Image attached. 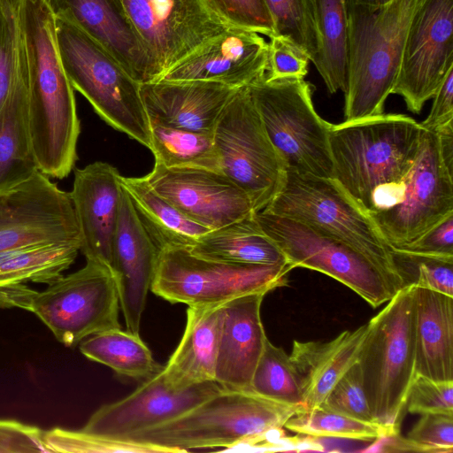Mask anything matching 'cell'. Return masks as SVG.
Returning <instances> with one entry per match:
<instances>
[{
	"label": "cell",
	"instance_id": "7bdbcfd3",
	"mask_svg": "<svg viewBox=\"0 0 453 453\" xmlns=\"http://www.w3.org/2000/svg\"><path fill=\"white\" fill-rule=\"evenodd\" d=\"M407 434V438L421 446L425 452L453 451V414L423 413Z\"/></svg>",
	"mask_w": 453,
	"mask_h": 453
},
{
	"label": "cell",
	"instance_id": "f35d334b",
	"mask_svg": "<svg viewBox=\"0 0 453 453\" xmlns=\"http://www.w3.org/2000/svg\"><path fill=\"white\" fill-rule=\"evenodd\" d=\"M43 443L49 452H162L155 446L105 439L85 434L81 430L73 431L55 427L43 431Z\"/></svg>",
	"mask_w": 453,
	"mask_h": 453
},
{
	"label": "cell",
	"instance_id": "d6a6232c",
	"mask_svg": "<svg viewBox=\"0 0 453 453\" xmlns=\"http://www.w3.org/2000/svg\"><path fill=\"white\" fill-rule=\"evenodd\" d=\"M80 350L88 359L134 380H144L162 369L140 335L120 327L85 338L80 342Z\"/></svg>",
	"mask_w": 453,
	"mask_h": 453
},
{
	"label": "cell",
	"instance_id": "9a60e30c",
	"mask_svg": "<svg viewBox=\"0 0 453 453\" xmlns=\"http://www.w3.org/2000/svg\"><path fill=\"white\" fill-rule=\"evenodd\" d=\"M453 68V0H421L409 27L392 94L418 114Z\"/></svg>",
	"mask_w": 453,
	"mask_h": 453
},
{
	"label": "cell",
	"instance_id": "e0dca14e",
	"mask_svg": "<svg viewBox=\"0 0 453 453\" xmlns=\"http://www.w3.org/2000/svg\"><path fill=\"white\" fill-rule=\"evenodd\" d=\"M221 389L215 380L173 389L165 381L162 367L129 395L97 409L80 430L121 441L182 415Z\"/></svg>",
	"mask_w": 453,
	"mask_h": 453
},
{
	"label": "cell",
	"instance_id": "836d02e7",
	"mask_svg": "<svg viewBox=\"0 0 453 453\" xmlns=\"http://www.w3.org/2000/svg\"><path fill=\"white\" fill-rule=\"evenodd\" d=\"M155 163L165 167H194L221 172L213 133L150 125Z\"/></svg>",
	"mask_w": 453,
	"mask_h": 453
},
{
	"label": "cell",
	"instance_id": "7402d4cb",
	"mask_svg": "<svg viewBox=\"0 0 453 453\" xmlns=\"http://www.w3.org/2000/svg\"><path fill=\"white\" fill-rule=\"evenodd\" d=\"M159 250L142 226L122 188L113 241V274L127 331L139 334L146 299L155 274Z\"/></svg>",
	"mask_w": 453,
	"mask_h": 453
},
{
	"label": "cell",
	"instance_id": "603a6c76",
	"mask_svg": "<svg viewBox=\"0 0 453 453\" xmlns=\"http://www.w3.org/2000/svg\"><path fill=\"white\" fill-rule=\"evenodd\" d=\"M238 88L203 81L140 84L142 101L150 125L213 133Z\"/></svg>",
	"mask_w": 453,
	"mask_h": 453
},
{
	"label": "cell",
	"instance_id": "2e32d148",
	"mask_svg": "<svg viewBox=\"0 0 453 453\" xmlns=\"http://www.w3.org/2000/svg\"><path fill=\"white\" fill-rule=\"evenodd\" d=\"M54 242L81 243L80 231L70 193L38 171L0 194V252Z\"/></svg>",
	"mask_w": 453,
	"mask_h": 453
},
{
	"label": "cell",
	"instance_id": "ee69618b",
	"mask_svg": "<svg viewBox=\"0 0 453 453\" xmlns=\"http://www.w3.org/2000/svg\"><path fill=\"white\" fill-rule=\"evenodd\" d=\"M309 61L307 54L290 39L273 35L268 42V68L265 76L269 79L304 78L308 73Z\"/></svg>",
	"mask_w": 453,
	"mask_h": 453
},
{
	"label": "cell",
	"instance_id": "b9f144b4",
	"mask_svg": "<svg viewBox=\"0 0 453 453\" xmlns=\"http://www.w3.org/2000/svg\"><path fill=\"white\" fill-rule=\"evenodd\" d=\"M405 407L411 413L453 414V381L434 380L417 374Z\"/></svg>",
	"mask_w": 453,
	"mask_h": 453
},
{
	"label": "cell",
	"instance_id": "d590c367",
	"mask_svg": "<svg viewBox=\"0 0 453 453\" xmlns=\"http://www.w3.org/2000/svg\"><path fill=\"white\" fill-rule=\"evenodd\" d=\"M287 429L311 437L373 441L400 433L376 422L356 419L320 406L301 408L285 424Z\"/></svg>",
	"mask_w": 453,
	"mask_h": 453
},
{
	"label": "cell",
	"instance_id": "c3c4849f",
	"mask_svg": "<svg viewBox=\"0 0 453 453\" xmlns=\"http://www.w3.org/2000/svg\"><path fill=\"white\" fill-rule=\"evenodd\" d=\"M433 98L427 118L419 124L426 130L437 132L453 123V68L449 70Z\"/></svg>",
	"mask_w": 453,
	"mask_h": 453
},
{
	"label": "cell",
	"instance_id": "f1b7e54d",
	"mask_svg": "<svg viewBox=\"0 0 453 453\" xmlns=\"http://www.w3.org/2000/svg\"><path fill=\"white\" fill-rule=\"evenodd\" d=\"M28 84L14 90L0 109V194L39 170L28 119Z\"/></svg>",
	"mask_w": 453,
	"mask_h": 453
},
{
	"label": "cell",
	"instance_id": "4316f807",
	"mask_svg": "<svg viewBox=\"0 0 453 453\" xmlns=\"http://www.w3.org/2000/svg\"><path fill=\"white\" fill-rule=\"evenodd\" d=\"M223 304L187 309L183 335L163 372L176 390L215 380V369L224 315Z\"/></svg>",
	"mask_w": 453,
	"mask_h": 453
},
{
	"label": "cell",
	"instance_id": "60d3db41",
	"mask_svg": "<svg viewBox=\"0 0 453 453\" xmlns=\"http://www.w3.org/2000/svg\"><path fill=\"white\" fill-rule=\"evenodd\" d=\"M319 406L356 419L374 422L357 363L340 378Z\"/></svg>",
	"mask_w": 453,
	"mask_h": 453
},
{
	"label": "cell",
	"instance_id": "bcb514c9",
	"mask_svg": "<svg viewBox=\"0 0 453 453\" xmlns=\"http://www.w3.org/2000/svg\"><path fill=\"white\" fill-rule=\"evenodd\" d=\"M393 250L416 256L453 258V214L446 217L411 244Z\"/></svg>",
	"mask_w": 453,
	"mask_h": 453
},
{
	"label": "cell",
	"instance_id": "ac0fdd59",
	"mask_svg": "<svg viewBox=\"0 0 453 453\" xmlns=\"http://www.w3.org/2000/svg\"><path fill=\"white\" fill-rule=\"evenodd\" d=\"M144 177L182 214L210 230L254 213L245 191L222 172L155 163Z\"/></svg>",
	"mask_w": 453,
	"mask_h": 453
},
{
	"label": "cell",
	"instance_id": "d6986e66",
	"mask_svg": "<svg viewBox=\"0 0 453 453\" xmlns=\"http://www.w3.org/2000/svg\"><path fill=\"white\" fill-rule=\"evenodd\" d=\"M268 42L258 33L231 27L166 71L157 81H203L234 88L262 79Z\"/></svg>",
	"mask_w": 453,
	"mask_h": 453
},
{
	"label": "cell",
	"instance_id": "277c9868",
	"mask_svg": "<svg viewBox=\"0 0 453 453\" xmlns=\"http://www.w3.org/2000/svg\"><path fill=\"white\" fill-rule=\"evenodd\" d=\"M421 0L371 7L347 0L348 69L344 120L383 113L400 70L407 32Z\"/></svg>",
	"mask_w": 453,
	"mask_h": 453
},
{
	"label": "cell",
	"instance_id": "e575fe53",
	"mask_svg": "<svg viewBox=\"0 0 453 453\" xmlns=\"http://www.w3.org/2000/svg\"><path fill=\"white\" fill-rule=\"evenodd\" d=\"M28 84V64L19 0H0V109L18 88Z\"/></svg>",
	"mask_w": 453,
	"mask_h": 453
},
{
	"label": "cell",
	"instance_id": "3957f363",
	"mask_svg": "<svg viewBox=\"0 0 453 453\" xmlns=\"http://www.w3.org/2000/svg\"><path fill=\"white\" fill-rule=\"evenodd\" d=\"M301 408L251 390L222 388L182 415L121 441L155 446L166 453L253 446L280 432Z\"/></svg>",
	"mask_w": 453,
	"mask_h": 453
},
{
	"label": "cell",
	"instance_id": "d4e9b609",
	"mask_svg": "<svg viewBox=\"0 0 453 453\" xmlns=\"http://www.w3.org/2000/svg\"><path fill=\"white\" fill-rule=\"evenodd\" d=\"M369 323L345 330L328 342L294 341L289 355L303 398V409L319 406L340 378L357 361Z\"/></svg>",
	"mask_w": 453,
	"mask_h": 453
},
{
	"label": "cell",
	"instance_id": "5b68a950",
	"mask_svg": "<svg viewBox=\"0 0 453 453\" xmlns=\"http://www.w3.org/2000/svg\"><path fill=\"white\" fill-rule=\"evenodd\" d=\"M0 307L35 313L67 347L111 328L120 327L119 299L113 272L91 260L60 276L42 291L23 283L0 286Z\"/></svg>",
	"mask_w": 453,
	"mask_h": 453
},
{
	"label": "cell",
	"instance_id": "52a82bcc",
	"mask_svg": "<svg viewBox=\"0 0 453 453\" xmlns=\"http://www.w3.org/2000/svg\"><path fill=\"white\" fill-rule=\"evenodd\" d=\"M56 33L62 64L73 89L108 125L150 149V126L140 83L70 20L56 16Z\"/></svg>",
	"mask_w": 453,
	"mask_h": 453
},
{
	"label": "cell",
	"instance_id": "ba28073f",
	"mask_svg": "<svg viewBox=\"0 0 453 453\" xmlns=\"http://www.w3.org/2000/svg\"><path fill=\"white\" fill-rule=\"evenodd\" d=\"M247 88L286 170L332 178V124L317 113L311 85L304 78L269 79L265 75Z\"/></svg>",
	"mask_w": 453,
	"mask_h": 453
},
{
	"label": "cell",
	"instance_id": "ffe728a7",
	"mask_svg": "<svg viewBox=\"0 0 453 453\" xmlns=\"http://www.w3.org/2000/svg\"><path fill=\"white\" fill-rule=\"evenodd\" d=\"M69 193L80 231V251L86 260L113 272V241L122 195L119 171L102 161L76 168Z\"/></svg>",
	"mask_w": 453,
	"mask_h": 453
},
{
	"label": "cell",
	"instance_id": "4dcf8cb0",
	"mask_svg": "<svg viewBox=\"0 0 453 453\" xmlns=\"http://www.w3.org/2000/svg\"><path fill=\"white\" fill-rule=\"evenodd\" d=\"M81 249L77 242L34 243L0 252V286L33 281L50 284L68 269Z\"/></svg>",
	"mask_w": 453,
	"mask_h": 453
},
{
	"label": "cell",
	"instance_id": "5bb4252c",
	"mask_svg": "<svg viewBox=\"0 0 453 453\" xmlns=\"http://www.w3.org/2000/svg\"><path fill=\"white\" fill-rule=\"evenodd\" d=\"M120 1L157 64L160 77L231 27L215 15L203 0Z\"/></svg>",
	"mask_w": 453,
	"mask_h": 453
},
{
	"label": "cell",
	"instance_id": "1f68e13d",
	"mask_svg": "<svg viewBox=\"0 0 453 453\" xmlns=\"http://www.w3.org/2000/svg\"><path fill=\"white\" fill-rule=\"evenodd\" d=\"M319 37L313 65L331 94L344 92L348 69L347 0H312Z\"/></svg>",
	"mask_w": 453,
	"mask_h": 453
},
{
	"label": "cell",
	"instance_id": "681fc988",
	"mask_svg": "<svg viewBox=\"0 0 453 453\" xmlns=\"http://www.w3.org/2000/svg\"><path fill=\"white\" fill-rule=\"evenodd\" d=\"M352 1L356 4L365 5V6L378 7V6L385 5L392 0H352Z\"/></svg>",
	"mask_w": 453,
	"mask_h": 453
},
{
	"label": "cell",
	"instance_id": "7a4b0ae2",
	"mask_svg": "<svg viewBox=\"0 0 453 453\" xmlns=\"http://www.w3.org/2000/svg\"><path fill=\"white\" fill-rule=\"evenodd\" d=\"M423 130L414 119L395 113L332 124V178L368 215L393 206L403 195Z\"/></svg>",
	"mask_w": 453,
	"mask_h": 453
},
{
	"label": "cell",
	"instance_id": "83f0119b",
	"mask_svg": "<svg viewBox=\"0 0 453 453\" xmlns=\"http://www.w3.org/2000/svg\"><path fill=\"white\" fill-rule=\"evenodd\" d=\"M120 184L158 250L190 248L210 229L192 221L157 194L145 177H124Z\"/></svg>",
	"mask_w": 453,
	"mask_h": 453
},
{
	"label": "cell",
	"instance_id": "484cf974",
	"mask_svg": "<svg viewBox=\"0 0 453 453\" xmlns=\"http://www.w3.org/2000/svg\"><path fill=\"white\" fill-rule=\"evenodd\" d=\"M413 322L417 374L453 381V297L413 285Z\"/></svg>",
	"mask_w": 453,
	"mask_h": 453
},
{
	"label": "cell",
	"instance_id": "8992f818",
	"mask_svg": "<svg viewBox=\"0 0 453 453\" xmlns=\"http://www.w3.org/2000/svg\"><path fill=\"white\" fill-rule=\"evenodd\" d=\"M357 361L373 421L400 432L417 375L413 285H407L369 322Z\"/></svg>",
	"mask_w": 453,
	"mask_h": 453
},
{
	"label": "cell",
	"instance_id": "f546056e",
	"mask_svg": "<svg viewBox=\"0 0 453 453\" xmlns=\"http://www.w3.org/2000/svg\"><path fill=\"white\" fill-rule=\"evenodd\" d=\"M189 250L199 257L234 264H284V255L263 232L253 214L209 230Z\"/></svg>",
	"mask_w": 453,
	"mask_h": 453
},
{
	"label": "cell",
	"instance_id": "8d00e7d4",
	"mask_svg": "<svg viewBox=\"0 0 453 453\" xmlns=\"http://www.w3.org/2000/svg\"><path fill=\"white\" fill-rule=\"evenodd\" d=\"M250 390L264 397L303 408L302 393L290 357L268 339L254 371Z\"/></svg>",
	"mask_w": 453,
	"mask_h": 453
},
{
	"label": "cell",
	"instance_id": "ab89813d",
	"mask_svg": "<svg viewBox=\"0 0 453 453\" xmlns=\"http://www.w3.org/2000/svg\"><path fill=\"white\" fill-rule=\"evenodd\" d=\"M206 6L231 27L275 35L274 24L264 0H203Z\"/></svg>",
	"mask_w": 453,
	"mask_h": 453
},
{
	"label": "cell",
	"instance_id": "cb8c5ba5",
	"mask_svg": "<svg viewBox=\"0 0 453 453\" xmlns=\"http://www.w3.org/2000/svg\"><path fill=\"white\" fill-rule=\"evenodd\" d=\"M265 296L248 294L223 304L215 381L224 389L250 390L267 340L260 314Z\"/></svg>",
	"mask_w": 453,
	"mask_h": 453
},
{
	"label": "cell",
	"instance_id": "7c38bea8",
	"mask_svg": "<svg viewBox=\"0 0 453 453\" xmlns=\"http://www.w3.org/2000/svg\"><path fill=\"white\" fill-rule=\"evenodd\" d=\"M221 172L264 210L280 189L286 166L272 144L248 88H238L213 131Z\"/></svg>",
	"mask_w": 453,
	"mask_h": 453
},
{
	"label": "cell",
	"instance_id": "9c48e42d",
	"mask_svg": "<svg viewBox=\"0 0 453 453\" xmlns=\"http://www.w3.org/2000/svg\"><path fill=\"white\" fill-rule=\"evenodd\" d=\"M253 216L294 268L304 267L334 278L372 308L388 303L405 287L402 277L309 225L264 210Z\"/></svg>",
	"mask_w": 453,
	"mask_h": 453
},
{
	"label": "cell",
	"instance_id": "44dd1931",
	"mask_svg": "<svg viewBox=\"0 0 453 453\" xmlns=\"http://www.w3.org/2000/svg\"><path fill=\"white\" fill-rule=\"evenodd\" d=\"M63 17L111 54L138 83L156 81L160 71L120 0H47Z\"/></svg>",
	"mask_w": 453,
	"mask_h": 453
},
{
	"label": "cell",
	"instance_id": "74e56055",
	"mask_svg": "<svg viewBox=\"0 0 453 453\" xmlns=\"http://www.w3.org/2000/svg\"><path fill=\"white\" fill-rule=\"evenodd\" d=\"M274 24L275 35L299 46L314 63L319 51L312 0H264Z\"/></svg>",
	"mask_w": 453,
	"mask_h": 453
},
{
	"label": "cell",
	"instance_id": "7dc6e473",
	"mask_svg": "<svg viewBox=\"0 0 453 453\" xmlns=\"http://www.w3.org/2000/svg\"><path fill=\"white\" fill-rule=\"evenodd\" d=\"M43 430L15 420H0V453L49 452Z\"/></svg>",
	"mask_w": 453,
	"mask_h": 453
},
{
	"label": "cell",
	"instance_id": "6da1fadb",
	"mask_svg": "<svg viewBox=\"0 0 453 453\" xmlns=\"http://www.w3.org/2000/svg\"><path fill=\"white\" fill-rule=\"evenodd\" d=\"M28 64V119L38 170L69 175L77 160L81 123L74 89L60 58L56 16L47 0H19Z\"/></svg>",
	"mask_w": 453,
	"mask_h": 453
},
{
	"label": "cell",
	"instance_id": "30bf717a",
	"mask_svg": "<svg viewBox=\"0 0 453 453\" xmlns=\"http://www.w3.org/2000/svg\"><path fill=\"white\" fill-rule=\"evenodd\" d=\"M264 211L309 225L402 277L393 249L370 216L333 178L286 170L280 189Z\"/></svg>",
	"mask_w": 453,
	"mask_h": 453
},
{
	"label": "cell",
	"instance_id": "4fadbf2b",
	"mask_svg": "<svg viewBox=\"0 0 453 453\" xmlns=\"http://www.w3.org/2000/svg\"><path fill=\"white\" fill-rule=\"evenodd\" d=\"M450 214L453 157L442 152L437 132L424 129L401 199L369 216L390 247L397 250L411 244Z\"/></svg>",
	"mask_w": 453,
	"mask_h": 453
},
{
	"label": "cell",
	"instance_id": "8fae6325",
	"mask_svg": "<svg viewBox=\"0 0 453 453\" xmlns=\"http://www.w3.org/2000/svg\"><path fill=\"white\" fill-rule=\"evenodd\" d=\"M293 269L288 262L234 264L196 256L188 248H169L158 253L150 290L172 303L213 306L285 286Z\"/></svg>",
	"mask_w": 453,
	"mask_h": 453
},
{
	"label": "cell",
	"instance_id": "f6af8a7d",
	"mask_svg": "<svg viewBox=\"0 0 453 453\" xmlns=\"http://www.w3.org/2000/svg\"><path fill=\"white\" fill-rule=\"evenodd\" d=\"M393 250L414 265L416 276L411 284L453 297V258L416 256Z\"/></svg>",
	"mask_w": 453,
	"mask_h": 453
}]
</instances>
